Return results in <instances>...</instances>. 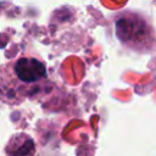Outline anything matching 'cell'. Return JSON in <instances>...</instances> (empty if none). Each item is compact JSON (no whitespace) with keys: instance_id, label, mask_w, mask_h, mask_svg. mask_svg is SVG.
Wrapping results in <instances>:
<instances>
[{"instance_id":"cell-1","label":"cell","mask_w":156,"mask_h":156,"mask_svg":"<svg viewBox=\"0 0 156 156\" xmlns=\"http://www.w3.org/2000/svg\"><path fill=\"white\" fill-rule=\"evenodd\" d=\"M116 35L127 48L138 52L156 50V34L146 17L134 11H123L115 18Z\"/></svg>"},{"instance_id":"cell-2","label":"cell","mask_w":156,"mask_h":156,"mask_svg":"<svg viewBox=\"0 0 156 156\" xmlns=\"http://www.w3.org/2000/svg\"><path fill=\"white\" fill-rule=\"evenodd\" d=\"M11 76L23 88H38L46 79V67L35 57L22 56L11 63Z\"/></svg>"},{"instance_id":"cell-3","label":"cell","mask_w":156,"mask_h":156,"mask_svg":"<svg viewBox=\"0 0 156 156\" xmlns=\"http://www.w3.org/2000/svg\"><path fill=\"white\" fill-rule=\"evenodd\" d=\"M4 150L6 156H35L37 151L34 140L26 133L13 134Z\"/></svg>"}]
</instances>
